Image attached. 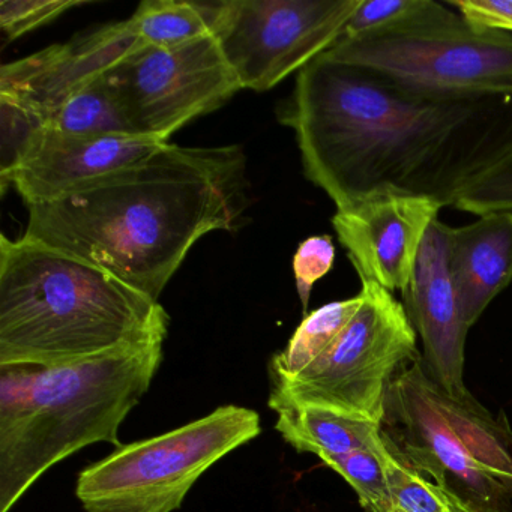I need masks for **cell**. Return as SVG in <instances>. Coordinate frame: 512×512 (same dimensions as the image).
Returning <instances> with one entry per match:
<instances>
[{
    "label": "cell",
    "mask_w": 512,
    "mask_h": 512,
    "mask_svg": "<svg viewBox=\"0 0 512 512\" xmlns=\"http://www.w3.org/2000/svg\"><path fill=\"white\" fill-rule=\"evenodd\" d=\"M275 412V430L298 452L323 458L355 451H385L382 424L373 419L310 404H289Z\"/></svg>",
    "instance_id": "2e32d148"
},
{
    "label": "cell",
    "mask_w": 512,
    "mask_h": 512,
    "mask_svg": "<svg viewBox=\"0 0 512 512\" xmlns=\"http://www.w3.org/2000/svg\"><path fill=\"white\" fill-rule=\"evenodd\" d=\"M80 5L82 0H2L0 28L8 40H17Z\"/></svg>",
    "instance_id": "cb8c5ba5"
},
{
    "label": "cell",
    "mask_w": 512,
    "mask_h": 512,
    "mask_svg": "<svg viewBox=\"0 0 512 512\" xmlns=\"http://www.w3.org/2000/svg\"><path fill=\"white\" fill-rule=\"evenodd\" d=\"M389 512H397V511H395V509H392V511H389ZM451 512H463V511H451Z\"/></svg>",
    "instance_id": "83f0119b"
},
{
    "label": "cell",
    "mask_w": 512,
    "mask_h": 512,
    "mask_svg": "<svg viewBox=\"0 0 512 512\" xmlns=\"http://www.w3.org/2000/svg\"><path fill=\"white\" fill-rule=\"evenodd\" d=\"M163 340L56 367H0V512L85 446H121L119 428L148 392Z\"/></svg>",
    "instance_id": "277c9868"
},
{
    "label": "cell",
    "mask_w": 512,
    "mask_h": 512,
    "mask_svg": "<svg viewBox=\"0 0 512 512\" xmlns=\"http://www.w3.org/2000/svg\"><path fill=\"white\" fill-rule=\"evenodd\" d=\"M334 260L335 247L331 236H311L299 245L293 257V272L305 314L314 284L331 271Z\"/></svg>",
    "instance_id": "d4e9b609"
},
{
    "label": "cell",
    "mask_w": 512,
    "mask_h": 512,
    "mask_svg": "<svg viewBox=\"0 0 512 512\" xmlns=\"http://www.w3.org/2000/svg\"><path fill=\"white\" fill-rule=\"evenodd\" d=\"M239 146H164L70 196L28 206L23 238L86 260L158 302L197 241L244 211Z\"/></svg>",
    "instance_id": "7a4b0ae2"
},
{
    "label": "cell",
    "mask_w": 512,
    "mask_h": 512,
    "mask_svg": "<svg viewBox=\"0 0 512 512\" xmlns=\"http://www.w3.org/2000/svg\"><path fill=\"white\" fill-rule=\"evenodd\" d=\"M281 122L295 131L305 175L337 209L383 193L454 208L512 151V92L413 94L320 55L299 71Z\"/></svg>",
    "instance_id": "6da1fadb"
},
{
    "label": "cell",
    "mask_w": 512,
    "mask_h": 512,
    "mask_svg": "<svg viewBox=\"0 0 512 512\" xmlns=\"http://www.w3.org/2000/svg\"><path fill=\"white\" fill-rule=\"evenodd\" d=\"M262 433L247 407H218L169 433L116 448L82 470L76 494L86 512H173L209 467Z\"/></svg>",
    "instance_id": "52a82bcc"
},
{
    "label": "cell",
    "mask_w": 512,
    "mask_h": 512,
    "mask_svg": "<svg viewBox=\"0 0 512 512\" xmlns=\"http://www.w3.org/2000/svg\"><path fill=\"white\" fill-rule=\"evenodd\" d=\"M130 20L103 26L70 43L47 47L0 70V97L49 121L80 89L142 49Z\"/></svg>",
    "instance_id": "5bb4252c"
},
{
    "label": "cell",
    "mask_w": 512,
    "mask_h": 512,
    "mask_svg": "<svg viewBox=\"0 0 512 512\" xmlns=\"http://www.w3.org/2000/svg\"><path fill=\"white\" fill-rule=\"evenodd\" d=\"M169 314L110 272L31 239H0V367H56L166 340Z\"/></svg>",
    "instance_id": "3957f363"
},
{
    "label": "cell",
    "mask_w": 512,
    "mask_h": 512,
    "mask_svg": "<svg viewBox=\"0 0 512 512\" xmlns=\"http://www.w3.org/2000/svg\"><path fill=\"white\" fill-rule=\"evenodd\" d=\"M2 118V182L19 166L22 158L34 143L35 137L46 128V121L31 110L8 98L0 97Z\"/></svg>",
    "instance_id": "603a6c76"
},
{
    "label": "cell",
    "mask_w": 512,
    "mask_h": 512,
    "mask_svg": "<svg viewBox=\"0 0 512 512\" xmlns=\"http://www.w3.org/2000/svg\"><path fill=\"white\" fill-rule=\"evenodd\" d=\"M170 142L146 136H73L44 128L2 184L14 185L26 206L70 196L148 160Z\"/></svg>",
    "instance_id": "7c38bea8"
},
{
    "label": "cell",
    "mask_w": 512,
    "mask_h": 512,
    "mask_svg": "<svg viewBox=\"0 0 512 512\" xmlns=\"http://www.w3.org/2000/svg\"><path fill=\"white\" fill-rule=\"evenodd\" d=\"M424 0H361L340 38L358 37L403 22L415 14Z\"/></svg>",
    "instance_id": "484cf974"
},
{
    "label": "cell",
    "mask_w": 512,
    "mask_h": 512,
    "mask_svg": "<svg viewBox=\"0 0 512 512\" xmlns=\"http://www.w3.org/2000/svg\"><path fill=\"white\" fill-rule=\"evenodd\" d=\"M442 208L427 197L376 194L337 209L332 226L361 281L403 293L425 235Z\"/></svg>",
    "instance_id": "8fae6325"
},
{
    "label": "cell",
    "mask_w": 512,
    "mask_h": 512,
    "mask_svg": "<svg viewBox=\"0 0 512 512\" xmlns=\"http://www.w3.org/2000/svg\"><path fill=\"white\" fill-rule=\"evenodd\" d=\"M103 76L134 134L163 142L242 89L212 34L170 49L142 47Z\"/></svg>",
    "instance_id": "30bf717a"
},
{
    "label": "cell",
    "mask_w": 512,
    "mask_h": 512,
    "mask_svg": "<svg viewBox=\"0 0 512 512\" xmlns=\"http://www.w3.org/2000/svg\"><path fill=\"white\" fill-rule=\"evenodd\" d=\"M46 127L73 136H137L104 76L71 95Z\"/></svg>",
    "instance_id": "d6986e66"
},
{
    "label": "cell",
    "mask_w": 512,
    "mask_h": 512,
    "mask_svg": "<svg viewBox=\"0 0 512 512\" xmlns=\"http://www.w3.org/2000/svg\"><path fill=\"white\" fill-rule=\"evenodd\" d=\"M323 55L370 70L413 94L475 97L512 92L511 32L475 25L434 0H424L397 25L340 38Z\"/></svg>",
    "instance_id": "8992f818"
},
{
    "label": "cell",
    "mask_w": 512,
    "mask_h": 512,
    "mask_svg": "<svg viewBox=\"0 0 512 512\" xmlns=\"http://www.w3.org/2000/svg\"><path fill=\"white\" fill-rule=\"evenodd\" d=\"M448 269L467 328L512 281V214L479 215L449 227Z\"/></svg>",
    "instance_id": "9a60e30c"
},
{
    "label": "cell",
    "mask_w": 512,
    "mask_h": 512,
    "mask_svg": "<svg viewBox=\"0 0 512 512\" xmlns=\"http://www.w3.org/2000/svg\"><path fill=\"white\" fill-rule=\"evenodd\" d=\"M383 431V430H382ZM382 460L392 506L397 512L461 511L451 497L425 473L407 463L394 443L386 437Z\"/></svg>",
    "instance_id": "ffe728a7"
},
{
    "label": "cell",
    "mask_w": 512,
    "mask_h": 512,
    "mask_svg": "<svg viewBox=\"0 0 512 512\" xmlns=\"http://www.w3.org/2000/svg\"><path fill=\"white\" fill-rule=\"evenodd\" d=\"M382 430L407 463L433 479L461 511H512L509 425L475 397L446 394L421 358L392 380Z\"/></svg>",
    "instance_id": "5b68a950"
},
{
    "label": "cell",
    "mask_w": 512,
    "mask_h": 512,
    "mask_svg": "<svg viewBox=\"0 0 512 512\" xmlns=\"http://www.w3.org/2000/svg\"><path fill=\"white\" fill-rule=\"evenodd\" d=\"M361 0L214 2L212 35L242 89L263 92L334 46Z\"/></svg>",
    "instance_id": "9c48e42d"
},
{
    "label": "cell",
    "mask_w": 512,
    "mask_h": 512,
    "mask_svg": "<svg viewBox=\"0 0 512 512\" xmlns=\"http://www.w3.org/2000/svg\"><path fill=\"white\" fill-rule=\"evenodd\" d=\"M361 295L335 301L307 314L283 352L272 358V379L296 376L319 359L349 325L361 305Z\"/></svg>",
    "instance_id": "ac0fdd59"
},
{
    "label": "cell",
    "mask_w": 512,
    "mask_h": 512,
    "mask_svg": "<svg viewBox=\"0 0 512 512\" xmlns=\"http://www.w3.org/2000/svg\"><path fill=\"white\" fill-rule=\"evenodd\" d=\"M449 226L433 221L403 292L407 317L421 338L422 364L440 389L457 398L473 397L464 383V346L469 328L458 307L448 269Z\"/></svg>",
    "instance_id": "4fadbf2b"
},
{
    "label": "cell",
    "mask_w": 512,
    "mask_h": 512,
    "mask_svg": "<svg viewBox=\"0 0 512 512\" xmlns=\"http://www.w3.org/2000/svg\"><path fill=\"white\" fill-rule=\"evenodd\" d=\"M362 302L331 347L301 373L272 379L269 407L310 404L382 424L398 373L418 361L415 329L394 293L361 281Z\"/></svg>",
    "instance_id": "ba28073f"
},
{
    "label": "cell",
    "mask_w": 512,
    "mask_h": 512,
    "mask_svg": "<svg viewBox=\"0 0 512 512\" xmlns=\"http://www.w3.org/2000/svg\"><path fill=\"white\" fill-rule=\"evenodd\" d=\"M448 5L475 25L512 34V0H458Z\"/></svg>",
    "instance_id": "4316f807"
},
{
    "label": "cell",
    "mask_w": 512,
    "mask_h": 512,
    "mask_svg": "<svg viewBox=\"0 0 512 512\" xmlns=\"http://www.w3.org/2000/svg\"><path fill=\"white\" fill-rule=\"evenodd\" d=\"M383 452L377 454L371 451H355L350 454L329 455L320 460L352 485L365 511L389 512L394 506L383 467Z\"/></svg>",
    "instance_id": "44dd1931"
},
{
    "label": "cell",
    "mask_w": 512,
    "mask_h": 512,
    "mask_svg": "<svg viewBox=\"0 0 512 512\" xmlns=\"http://www.w3.org/2000/svg\"><path fill=\"white\" fill-rule=\"evenodd\" d=\"M128 20L142 46L170 49L212 34L214 2L146 0Z\"/></svg>",
    "instance_id": "e0dca14e"
},
{
    "label": "cell",
    "mask_w": 512,
    "mask_h": 512,
    "mask_svg": "<svg viewBox=\"0 0 512 512\" xmlns=\"http://www.w3.org/2000/svg\"><path fill=\"white\" fill-rule=\"evenodd\" d=\"M454 208L475 214H512V151L476 176L458 196Z\"/></svg>",
    "instance_id": "7402d4cb"
}]
</instances>
